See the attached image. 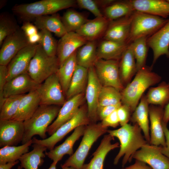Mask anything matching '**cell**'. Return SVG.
Here are the masks:
<instances>
[{"label": "cell", "instance_id": "cell-1", "mask_svg": "<svg viewBox=\"0 0 169 169\" xmlns=\"http://www.w3.org/2000/svg\"><path fill=\"white\" fill-rule=\"evenodd\" d=\"M141 131L137 124L128 123L118 129L107 130L108 134L117 138L120 142V150L114 161L115 165H117L123 156L122 166L124 167L127 162H131L136 151L148 143Z\"/></svg>", "mask_w": 169, "mask_h": 169}, {"label": "cell", "instance_id": "cell-2", "mask_svg": "<svg viewBox=\"0 0 169 169\" xmlns=\"http://www.w3.org/2000/svg\"><path fill=\"white\" fill-rule=\"evenodd\" d=\"M152 70L146 65L142 67L137 72L132 81L121 92L122 104L128 106L131 113L138 105L145 91L161 80V77Z\"/></svg>", "mask_w": 169, "mask_h": 169}, {"label": "cell", "instance_id": "cell-3", "mask_svg": "<svg viewBox=\"0 0 169 169\" xmlns=\"http://www.w3.org/2000/svg\"><path fill=\"white\" fill-rule=\"evenodd\" d=\"M76 4V1L74 0H42L16 5L12 10L24 22H30L37 17L54 14Z\"/></svg>", "mask_w": 169, "mask_h": 169}, {"label": "cell", "instance_id": "cell-4", "mask_svg": "<svg viewBox=\"0 0 169 169\" xmlns=\"http://www.w3.org/2000/svg\"><path fill=\"white\" fill-rule=\"evenodd\" d=\"M60 109L58 105H40L33 115L23 121L24 132L22 144L31 140L36 135L43 139L47 138V129L57 117Z\"/></svg>", "mask_w": 169, "mask_h": 169}, {"label": "cell", "instance_id": "cell-5", "mask_svg": "<svg viewBox=\"0 0 169 169\" xmlns=\"http://www.w3.org/2000/svg\"><path fill=\"white\" fill-rule=\"evenodd\" d=\"M108 130V127L103 126L101 123H91L86 126L78 147L61 165L74 169H82L91 146L100 136L107 132Z\"/></svg>", "mask_w": 169, "mask_h": 169}, {"label": "cell", "instance_id": "cell-6", "mask_svg": "<svg viewBox=\"0 0 169 169\" xmlns=\"http://www.w3.org/2000/svg\"><path fill=\"white\" fill-rule=\"evenodd\" d=\"M168 19L135 11L132 15L130 33L127 43L135 40L149 38L161 28Z\"/></svg>", "mask_w": 169, "mask_h": 169}, {"label": "cell", "instance_id": "cell-7", "mask_svg": "<svg viewBox=\"0 0 169 169\" xmlns=\"http://www.w3.org/2000/svg\"><path fill=\"white\" fill-rule=\"evenodd\" d=\"M59 67L57 56L48 55L38 44L28 73L34 81L40 84L49 76L56 73Z\"/></svg>", "mask_w": 169, "mask_h": 169}, {"label": "cell", "instance_id": "cell-8", "mask_svg": "<svg viewBox=\"0 0 169 169\" xmlns=\"http://www.w3.org/2000/svg\"><path fill=\"white\" fill-rule=\"evenodd\" d=\"M91 123L87 107L81 106L72 118L60 126L52 135L42 140L33 137L32 139L33 143L43 146L49 151L52 150L58 142L73 130L79 126H86Z\"/></svg>", "mask_w": 169, "mask_h": 169}, {"label": "cell", "instance_id": "cell-9", "mask_svg": "<svg viewBox=\"0 0 169 169\" xmlns=\"http://www.w3.org/2000/svg\"><path fill=\"white\" fill-rule=\"evenodd\" d=\"M119 60L98 59L94 65L102 86L113 87L120 92L124 89L119 70Z\"/></svg>", "mask_w": 169, "mask_h": 169}, {"label": "cell", "instance_id": "cell-10", "mask_svg": "<svg viewBox=\"0 0 169 169\" xmlns=\"http://www.w3.org/2000/svg\"><path fill=\"white\" fill-rule=\"evenodd\" d=\"M37 90L40 99V105L62 106L66 101L56 73L40 84Z\"/></svg>", "mask_w": 169, "mask_h": 169}, {"label": "cell", "instance_id": "cell-11", "mask_svg": "<svg viewBox=\"0 0 169 169\" xmlns=\"http://www.w3.org/2000/svg\"><path fill=\"white\" fill-rule=\"evenodd\" d=\"M102 87L94 66L89 68L85 96L87 105L88 115L91 123H95L98 120L97 115L98 99Z\"/></svg>", "mask_w": 169, "mask_h": 169}, {"label": "cell", "instance_id": "cell-12", "mask_svg": "<svg viewBox=\"0 0 169 169\" xmlns=\"http://www.w3.org/2000/svg\"><path fill=\"white\" fill-rule=\"evenodd\" d=\"M29 44L27 37L21 28L8 36L0 50V65H6L21 49Z\"/></svg>", "mask_w": 169, "mask_h": 169}, {"label": "cell", "instance_id": "cell-13", "mask_svg": "<svg viewBox=\"0 0 169 169\" xmlns=\"http://www.w3.org/2000/svg\"><path fill=\"white\" fill-rule=\"evenodd\" d=\"M38 44H29L19 51L7 65V81L21 74L28 72L31 61Z\"/></svg>", "mask_w": 169, "mask_h": 169}, {"label": "cell", "instance_id": "cell-14", "mask_svg": "<svg viewBox=\"0 0 169 169\" xmlns=\"http://www.w3.org/2000/svg\"><path fill=\"white\" fill-rule=\"evenodd\" d=\"M133 158L146 163L152 169H169V159L161 153L159 146L148 143L135 152Z\"/></svg>", "mask_w": 169, "mask_h": 169}, {"label": "cell", "instance_id": "cell-15", "mask_svg": "<svg viewBox=\"0 0 169 169\" xmlns=\"http://www.w3.org/2000/svg\"><path fill=\"white\" fill-rule=\"evenodd\" d=\"M24 132L23 121L0 120V147L17 145L22 142Z\"/></svg>", "mask_w": 169, "mask_h": 169}, {"label": "cell", "instance_id": "cell-16", "mask_svg": "<svg viewBox=\"0 0 169 169\" xmlns=\"http://www.w3.org/2000/svg\"><path fill=\"white\" fill-rule=\"evenodd\" d=\"M85 99L84 93L67 100L60 108L55 120L48 127L47 132L52 135L62 125L71 119L81 106Z\"/></svg>", "mask_w": 169, "mask_h": 169}, {"label": "cell", "instance_id": "cell-17", "mask_svg": "<svg viewBox=\"0 0 169 169\" xmlns=\"http://www.w3.org/2000/svg\"><path fill=\"white\" fill-rule=\"evenodd\" d=\"M88 41L84 38L74 32H67L60 38L58 42L56 53L59 67Z\"/></svg>", "mask_w": 169, "mask_h": 169}, {"label": "cell", "instance_id": "cell-18", "mask_svg": "<svg viewBox=\"0 0 169 169\" xmlns=\"http://www.w3.org/2000/svg\"><path fill=\"white\" fill-rule=\"evenodd\" d=\"M147 44L153 52V60L150 67L152 69L161 55H165L169 58V18L165 25L147 38Z\"/></svg>", "mask_w": 169, "mask_h": 169}, {"label": "cell", "instance_id": "cell-19", "mask_svg": "<svg viewBox=\"0 0 169 169\" xmlns=\"http://www.w3.org/2000/svg\"><path fill=\"white\" fill-rule=\"evenodd\" d=\"M164 112L163 107L152 105L149 106L150 144L156 146H166L163 123Z\"/></svg>", "mask_w": 169, "mask_h": 169}, {"label": "cell", "instance_id": "cell-20", "mask_svg": "<svg viewBox=\"0 0 169 169\" xmlns=\"http://www.w3.org/2000/svg\"><path fill=\"white\" fill-rule=\"evenodd\" d=\"M39 85L28 72L21 74L7 82L3 88V97L5 99L12 96L25 94L37 90Z\"/></svg>", "mask_w": 169, "mask_h": 169}, {"label": "cell", "instance_id": "cell-21", "mask_svg": "<svg viewBox=\"0 0 169 169\" xmlns=\"http://www.w3.org/2000/svg\"><path fill=\"white\" fill-rule=\"evenodd\" d=\"M133 14L110 21L103 38L127 43L130 33Z\"/></svg>", "mask_w": 169, "mask_h": 169}, {"label": "cell", "instance_id": "cell-22", "mask_svg": "<svg viewBox=\"0 0 169 169\" xmlns=\"http://www.w3.org/2000/svg\"><path fill=\"white\" fill-rule=\"evenodd\" d=\"M135 11L167 19L169 2L164 0H131Z\"/></svg>", "mask_w": 169, "mask_h": 169}, {"label": "cell", "instance_id": "cell-23", "mask_svg": "<svg viewBox=\"0 0 169 169\" xmlns=\"http://www.w3.org/2000/svg\"><path fill=\"white\" fill-rule=\"evenodd\" d=\"M85 127L86 125H81L76 128L62 144L49 151L46 152V155L53 162L57 163L65 155H72L74 153L73 146L75 142L83 136Z\"/></svg>", "mask_w": 169, "mask_h": 169}, {"label": "cell", "instance_id": "cell-24", "mask_svg": "<svg viewBox=\"0 0 169 169\" xmlns=\"http://www.w3.org/2000/svg\"><path fill=\"white\" fill-rule=\"evenodd\" d=\"M110 22L104 16L89 19L76 32L88 41H97L103 37Z\"/></svg>", "mask_w": 169, "mask_h": 169}, {"label": "cell", "instance_id": "cell-25", "mask_svg": "<svg viewBox=\"0 0 169 169\" xmlns=\"http://www.w3.org/2000/svg\"><path fill=\"white\" fill-rule=\"evenodd\" d=\"M114 137L108 134L105 135L95 152L90 162L83 165L82 169H103L104 161L107 154L111 150L119 147V144H112Z\"/></svg>", "mask_w": 169, "mask_h": 169}, {"label": "cell", "instance_id": "cell-26", "mask_svg": "<svg viewBox=\"0 0 169 169\" xmlns=\"http://www.w3.org/2000/svg\"><path fill=\"white\" fill-rule=\"evenodd\" d=\"M40 104V99L37 90L24 94L12 120L22 121L26 120L33 115Z\"/></svg>", "mask_w": 169, "mask_h": 169}, {"label": "cell", "instance_id": "cell-27", "mask_svg": "<svg viewBox=\"0 0 169 169\" xmlns=\"http://www.w3.org/2000/svg\"><path fill=\"white\" fill-rule=\"evenodd\" d=\"M129 44L112 40L103 39L98 43V59L120 60Z\"/></svg>", "mask_w": 169, "mask_h": 169}, {"label": "cell", "instance_id": "cell-28", "mask_svg": "<svg viewBox=\"0 0 169 169\" xmlns=\"http://www.w3.org/2000/svg\"><path fill=\"white\" fill-rule=\"evenodd\" d=\"M119 70L120 79L125 87L131 82L132 77L137 72L136 61L131 44L119 60Z\"/></svg>", "mask_w": 169, "mask_h": 169}, {"label": "cell", "instance_id": "cell-29", "mask_svg": "<svg viewBox=\"0 0 169 169\" xmlns=\"http://www.w3.org/2000/svg\"><path fill=\"white\" fill-rule=\"evenodd\" d=\"M146 95H143L138 105L132 113L130 120L137 124L142 131L144 136L149 143L150 140L149 126V106Z\"/></svg>", "mask_w": 169, "mask_h": 169}, {"label": "cell", "instance_id": "cell-30", "mask_svg": "<svg viewBox=\"0 0 169 169\" xmlns=\"http://www.w3.org/2000/svg\"><path fill=\"white\" fill-rule=\"evenodd\" d=\"M34 21L38 29L47 30L54 33L58 37L61 38L67 33L61 17L56 13L37 17Z\"/></svg>", "mask_w": 169, "mask_h": 169}, {"label": "cell", "instance_id": "cell-31", "mask_svg": "<svg viewBox=\"0 0 169 169\" xmlns=\"http://www.w3.org/2000/svg\"><path fill=\"white\" fill-rule=\"evenodd\" d=\"M102 11L104 16L110 21L130 16L135 11L131 0H114Z\"/></svg>", "mask_w": 169, "mask_h": 169}, {"label": "cell", "instance_id": "cell-32", "mask_svg": "<svg viewBox=\"0 0 169 169\" xmlns=\"http://www.w3.org/2000/svg\"><path fill=\"white\" fill-rule=\"evenodd\" d=\"M88 79V69L77 65L65 96L68 100L83 93L86 90Z\"/></svg>", "mask_w": 169, "mask_h": 169}, {"label": "cell", "instance_id": "cell-33", "mask_svg": "<svg viewBox=\"0 0 169 169\" xmlns=\"http://www.w3.org/2000/svg\"><path fill=\"white\" fill-rule=\"evenodd\" d=\"M33 149L22 156L19 161L21 166L24 169H38L44 162L43 158L45 157L47 148L45 146L33 144Z\"/></svg>", "mask_w": 169, "mask_h": 169}, {"label": "cell", "instance_id": "cell-34", "mask_svg": "<svg viewBox=\"0 0 169 169\" xmlns=\"http://www.w3.org/2000/svg\"><path fill=\"white\" fill-rule=\"evenodd\" d=\"M97 41H88L76 51L77 65L88 69L93 66L97 59Z\"/></svg>", "mask_w": 169, "mask_h": 169}, {"label": "cell", "instance_id": "cell-35", "mask_svg": "<svg viewBox=\"0 0 169 169\" xmlns=\"http://www.w3.org/2000/svg\"><path fill=\"white\" fill-rule=\"evenodd\" d=\"M76 51L67 59L59 67L56 73L66 95L76 67L77 65Z\"/></svg>", "mask_w": 169, "mask_h": 169}, {"label": "cell", "instance_id": "cell-36", "mask_svg": "<svg viewBox=\"0 0 169 169\" xmlns=\"http://www.w3.org/2000/svg\"><path fill=\"white\" fill-rule=\"evenodd\" d=\"M146 96L149 104L165 107L169 102V84L162 81L149 88Z\"/></svg>", "mask_w": 169, "mask_h": 169}, {"label": "cell", "instance_id": "cell-37", "mask_svg": "<svg viewBox=\"0 0 169 169\" xmlns=\"http://www.w3.org/2000/svg\"><path fill=\"white\" fill-rule=\"evenodd\" d=\"M33 143L32 140L22 145L6 146L0 149V164L19 160L23 154L28 152L29 146Z\"/></svg>", "mask_w": 169, "mask_h": 169}, {"label": "cell", "instance_id": "cell-38", "mask_svg": "<svg viewBox=\"0 0 169 169\" xmlns=\"http://www.w3.org/2000/svg\"><path fill=\"white\" fill-rule=\"evenodd\" d=\"M61 19L67 32H76L89 20L83 14L72 9H68Z\"/></svg>", "mask_w": 169, "mask_h": 169}, {"label": "cell", "instance_id": "cell-39", "mask_svg": "<svg viewBox=\"0 0 169 169\" xmlns=\"http://www.w3.org/2000/svg\"><path fill=\"white\" fill-rule=\"evenodd\" d=\"M142 37L137 39L130 44L136 60L137 72L146 66L148 53L147 39Z\"/></svg>", "mask_w": 169, "mask_h": 169}, {"label": "cell", "instance_id": "cell-40", "mask_svg": "<svg viewBox=\"0 0 169 169\" xmlns=\"http://www.w3.org/2000/svg\"><path fill=\"white\" fill-rule=\"evenodd\" d=\"M24 94L6 98L0 107V120L12 119L17 112L20 101Z\"/></svg>", "mask_w": 169, "mask_h": 169}, {"label": "cell", "instance_id": "cell-41", "mask_svg": "<svg viewBox=\"0 0 169 169\" xmlns=\"http://www.w3.org/2000/svg\"><path fill=\"white\" fill-rule=\"evenodd\" d=\"M121 92L110 86H102L99 94L98 107L115 105L121 102Z\"/></svg>", "mask_w": 169, "mask_h": 169}, {"label": "cell", "instance_id": "cell-42", "mask_svg": "<svg viewBox=\"0 0 169 169\" xmlns=\"http://www.w3.org/2000/svg\"><path fill=\"white\" fill-rule=\"evenodd\" d=\"M20 28L16 21L8 14H1L0 17V45L8 36Z\"/></svg>", "mask_w": 169, "mask_h": 169}, {"label": "cell", "instance_id": "cell-43", "mask_svg": "<svg viewBox=\"0 0 169 169\" xmlns=\"http://www.w3.org/2000/svg\"><path fill=\"white\" fill-rule=\"evenodd\" d=\"M39 32L41 38L38 44L48 55H56L58 42L51 33L45 29L40 30Z\"/></svg>", "mask_w": 169, "mask_h": 169}, {"label": "cell", "instance_id": "cell-44", "mask_svg": "<svg viewBox=\"0 0 169 169\" xmlns=\"http://www.w3.org/2000/svg\"><path fill=\"white\" fill-rule=\"evenodd\" d=\"M77 5L80 8L87 10L96 17L104 16L96 0H77Z\"/></svg>", "mask_w": 169, "mask_h": 169}, {"label": "cell", "instance_id": "cell-45", "mask_svg": "<svg viewBox=\"0 0 169 169\" xmlns=\"http://www.w3.org/2000/svg\"><path fill=\"white\" fill-rule=\"evenodd\" d=\"M131 113L130 108L127 105L122 104L117 110V113L120 124L121 126L128 123L130 120Z\"/></svg>", "mask_w": 169, "mask_h": 169}, {"label": "cell", "instance_id": "cell-46", "mask_svg": "<svg viewBox=\"0 0 169 169\" xmlns=\"http://www.w3.org/2000/svg\"><path fill=\"white\" fill-rule=\"evenodd\" d=\"M122 105L120 103L115 105L98 107L97 115L98 119L102 120L114 111L117 110Z\"/></svg>", "mask_w": 169, "mask_h": 169}, {"label": "cell", "instance_id": "cell-47", "mask_svg": "<svg viewBox=\"0 0 169 169\" xmlns=\"http://www.w3.org/2000/svg\"><path fill=\"white\" fill-rule=\"evenodd\" d=\"M7 66L0 65V107L2 106L5 99L3 96L4 86L7 82Z\"/></svg>", "mask_w": 169, "mask_h": 169}, {"label": "cell", "instance_id": "cell-48", "mask_svg": "<svg viewBox=\"0 0 169 169\" xmlns=\"http://www.w3.org/2000/svg\"><path fill=\"white\" fill-rule=\"evenodd\" d=\"M101 123L102 125L105 127L110 126L115 128L118 126L120 123L117 115V110L103 120Z\"/></svg>", "mask_w": 169, "mask_h": 169}, {"label": "cell", "instance_id": "cell-49", "mask_svg": "<svg viewBox=\"0 0 169 169\" xmlns=\"http://www.w3.org/2000/svg\"><path fill=\"white\" fill-rule=\"evenodd\" d=\"M21 29L27 37L38 32L36 26L28 21L24 22Z\"/></svg>", "mask_w": 169, "mask_h": 169}, {"label": "cell", "instance_id": "cell-50", "mask_svg": "<svg viewBox=\"0 0 169 169\" xmlns=\"http://www.w3.org/2000/svg\"><path fill=\"white\" fill-rule=\"evenodd\" d=\"M163 128L166 139V146H159L161 153L169 159V130L167 125L163 123Z\"/></svg>", "mask_w": 169, "mask_h": 169}, {"label": "cell", "instance_id": "cell-51", "mask_svg": "<svg viewBox=\"0 0 169 169\" xmlns=\"http://www.w3.org/2000/svg\"><path fill=\"white\" fill-rule=\"evenodd\" d=\"M121 169H152L151 167L146 163L140 161L136 160L132 165Z\"/></svg>", "mask_w": 169, "mask_h": 169}, {"label": "cell", "instance_id": "cell-52", "mask_svg": "<svg viewBox=\"0 0 169 169\" xmlns=\"http://www.w3.org/2000/svg\"><path fill=\"white\" fill-rule=\"evenodd\" d=\"M27 37L29 44H38L40 40L41 36L39 32H38Z\"/></svg>", "mask_w": 169, "mask_h": 169}, {"label": "cell", "instance_id": "cell-53", "mask_svg": "<svg viewBox=\"0 0 169 169\" xmlns=\"http://www.w3.org/2000/svg\"><path fill=\"white\" fill-rule=\"evenodd\" d=\"M169 121V102L165 106L164 109L163 123L165 125H167Z\"/></svg>", "mask_w": 169, "mask_h": 169}, {"label": "cell", "instance_id": "cell-54", "mask_svg": "<svg viewBox=\"0 0 169 169\" xmlns=\"http://www.w3.org/2000/svg\"><path fill=\"white\" fill-rule=\"evenodd\" d=\"M114 1L113 0H97L96 1L100 8H102V10Z\"/></svg>", "mask_w": 169, "mask_h": 169}, {"label": "cell", "instance_id": "cell-55", "mask_svg": "<svg viewBox=\"0 0 169 169\" xmlns=\"http://www.w3.org/2000/svg\"><path fill=\"white\" fill-rule=\"evenodd\" d=\"M19 161L9 162L4 164H0V169H11L18 163Z\"/></svg>", "mask_w": 169, "mask_h": 169}, {"label": "cell", "instance_id": "cell-56", "mask_svg": "<svg viewBox=\"0 0 169 169\" xmlns=\"http://www.w3.org/2000/svg\"><path fill=\"white\" fill-rule=\"evenodd\" d=\"M57 164V163L53 161L50 167L47 169H56V166Z\"/></svg>", "mask_w": 169, "mask_h": 169}, {"label": "cell", "instance_id": "cell-57", "mask_svg": "<svg viewBox=\"0 0 169 169\" xmlns=\"http://www.w3.org/2000/svg\"><path fill=\"white\" fill-rule=\"evenodd\" d=\"M61 167L62 169H74V168L70 167H66L63 166L61 165Z\"/></svg>", "mask_w": 169, "mask_h": 169}, {"label": "cell", "instance_id": "cell-58", "mask_svg": "<svg viewBox=\"0 0 169 169\" xmlns=\"http://www.w3.org/2000/svg\"><path fill=\"white\" fill-rule=\"evenodd\" d=\"M22 167L21 166H18L17 169H22Z\"/></svg>", "mask_w": 169, "mask_h": 169}, {"label": "cell", "instance_id": "cell-59", "mask_svg": "<svg viewBox=\"0 0 169 169\" xmlns=\"http://www.w3.org/2000/svg\"><path fill=\"white\" fill-rule=\"evenodd\" d=\"M167 1L169 2V0H167Z\"/></svg>", "mask_w": 169, "mask_h": 169}, {"label": "cell", "instance_id": "cell-60", "mask_svg": "<svg viewBox=\"0 0 169 169\" xmlns=\"http://www.w3.org/2000/svg\"><path fill=\"white\" fill-rule=\"evenodd\" d=\"M168 83L169 84V83Z\"/></svg>", "mask_w": 169, "mask_h": 169}]
</instances>
